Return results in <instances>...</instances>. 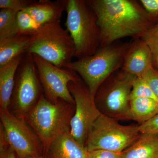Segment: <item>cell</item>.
<instances>
[{
	"label": "cell",
	"mask_w": 158,
	"mask_h": 158,
	"mask_svg": "<svg viewBox=\"0 0 158 158\" xmlns=\"http://www.w3.org/2000/svg\"><path fill=\"white\" fill-rule=\"evenodd\" d=\"M17 11L7 9L0 11V40L19 34L17 24Z\"/></svg>",
	"instance_id": "cell-19"
},
{
	"label": "cell",
	"mask_w": 158,
	"mask_h": 158,
	"mask_svg": "<svg viewBox=\"0 0 158 158\" xmlns=\"http://www.w3.org/2000/svg\"><path fill=\"white\" fill-rule=\"evenodd\" d=\"M153 68L152 56L148 46L140 38L130 42L125 55L122 69L137 77H143Z\"/></svg>",
	"instance_id": "cell-12"
},
{
	"label": "cell",
	"mask_w": 158,
	"mask_h": 158,
	"mask_svg": "<svg viewBox=\"0 0 158 158\" xmlns=\"http://www.w3.org/2000/svg\"><path fill=\"white\" fill-rule=\"evenodd\" d=\"M140 135L138 126L122 125L116 119L101 114L88 133L85 148L88 151L102 150L120 153Z\"/></svg>",
	"instance_id": "cell-7"
},
{
	"label": "cell",
	"mask_w": 158,
	"mask_h": 158,
	"mask_svg": "<svg viewBox=\"0 0 158 158\" xmlns=\"http://www.w3.org/2000/svg\"><path fill=\"white\" fill-rule=\"evenodd\" d=\"M139 38L145 43L151 51L153 67L158 71V22L145 31Z\"/></svg>",
	"instance_id": "cell-20"
},
{
	"label": "cell",
	"mask_w": 158,
	"mask_h": 158,
	"mask_svg": "<svg viewBox=\"0 0 158 158\" xmlns=\"http://www.w3.org/2000/svg\"><path fill=\"white\" fill-rule=\"evenodd\" d=\"M141 134L158 135V113L144 123L138 126Z\"/></svg>",
	"instance_id": "cell-24"
},
{
	"label": "cell",
	"mask_w": 158,
	"mask_h": 158,
	"mask_svg": "<svg viewBox=\"0 0 158 158\" xmlns=\"http://www.w3.org/2000/svg\"><path fill=\"white\" fill-rule=\"evenodd\" d=\"M0 158H17L16 154L7 143L4 134L0 129Z\"/></svg>",
	"instance_id": "cell-25"
},
{
	"label": "cell",
	"mask_w": 158,
	"mask_h": 158,
	"mask_svg": "<svg viewBox=\"0 0 158 158\" xmlns=\"http://www.w3.org/2000/svg\"><path fill=\"white\" fill-rule=\"evenodd\" d=\"M120 158H158V135L141 134L131 145L120 153Z\"/></svg>",
	"instance_id": "cell-16"
},
{
	"label": "cell",
	"mask_w": 158,
	"mask_h": 158,
	"mask_svg": "<svg viewBox=\"0 0 158 158\" xmlns=\"http://www.w3.org/2000/svg\"><path fill=\"white\" fill-rule=\"evenodd\" d=\"M158 113L157 102L147 98H137L130 101L128 119L134 120L141 125Z\"/></svg>",
	"instance_id": "cell-18"
},
{
	"label": "cell",
	"mask_w": 158,
	"mask_h": 158,
	"mask_svg": "<svg viewBox=\"0 0 158 158\" xmlns=\"http://www.w3.org/2000/svg\"><path fill=\"white\" fill-rule=\"evenodd\" d=\"M25 54L0 67V109H9L16 72Z\"/></svg>",
	"instance_id": "cell-15"
},
{
	"label": "cell",
	"mask_w": 158,
	"mask_h": 158,
	"mask_svg": "<svg viewBox=\"0 0 158 158\" xmlns=\"http://www.w3.org/2000/svg\"><path fill=\"white\" fill-rule=\"evenodd\" d=\"M68 87L75 105L70 133L79 144L85 147L88 133L102 114L95 104L94 98L81 79L70 82Z\"/></svg>",
	"instance_id": "cell-10"
},
{
	"label": "cell",
	"mask_w": 158,
	"mask_h": 158,
	"mask_svg": "<svg viewBox=\"0 0 158 158\" xmlns=\"http://www.w3.org/2000/svg\"><path fill=\"white\" fill-rule=\"evenodd\" d=\"M137 98H152L158 102V99L152 89L143 77H137L134 81L130 94V101Z\"/></svg>",
	"instance_id": "cell-21"
},
{
	"label": "cell",
	"mask_w": 158,
	"mask_h": 158,
	"mask_svg": "<svg viewBox=\"0 0 158 158\" xmlns=\"http://www.w3.org/2000/svg\"><path fill=\"white\" fill-rule=\"evenodd\" d=\"M95 12L100 32V47L127 37L139 38L156 22L139 1L87 0Z\"/></svg>",
	"instance_id": "cell-1"
},
{
	"label": "cell",
	"mask_w": 158,
	"mask_h": 158,
	"mask_svg": "<svg viewBox=\"0 0 158 158\" xmlns=\"http://www.w3.org/2000/svg\"><path fill=\"white\" fill-rule=\"evenodd\" d=\"M23 11L28 13L41 26L61 20L65 8L63 1L52 2L49 0H40L34 1L30 6Z\"/></svg>",
	"instance_id": "cell-14"
},
{
	"label": "cell",
	"mask_w": 158,
	"mask_h": 158,
	"mask_svg": "<svg viewBox=\"0 0 158 158\" xmlns=\"http://www.w3.org/2000/svg\"><path fill=\"white\" fill-rule=\"evenodd\" d=\"M31 37L18 34L0 40V67L27 52Z\"/></svg>",
	"instance_id": "cell-17"
},
{
	"label": "cell",
	"mask_w": 158,
	"mask_h": 158,
	"mask_svg": "<svg viewBox=\"0 0 158 158\" xmlns=\"http://www.w3.org/2000/svg\"><path fill=\"white\" fill-rule=\"evenodd\" d=\"M33 2L31 0H0V8L19 12L28 7Z\"/></svg>",
	"instance_id": "cell-23"
},
{
	"label": "cell",
	"mask_w": 158,
	"mask_h": 158,
	"mask_svg": "<svg viewBox=\"0 0 158 158\" xmlns=\"http://www.w3.org/2000/svg\"><path fill=\"white\" fill-rule=\"evenodd\" d=\"M32 55L46 98L53 103L61 99L75 105L68 86L70 82L81 79L78 74L69 69L59 68L39 56Z\"/></svg>",
	"instance_id": "cell-11"
},
{
	"label": "cell",
	"mask_w": 158,
	"mask_h": 158,
	"mask_svg": "<svg viewBox=\"0 0 158 158\" xmlns=\"http://www.w3.org/2000/svg\"><path fill=\"white\" fill-rule=\"evenodd\" d=\"M87 153L69 131L53 141L44 156L47 158H87Z\"/></svg>",
	"instance_id": "cell-13"
},
{
	"label": "cell",
	"mask_w": 158,
	"mask_h": 158,
	"mask_svg": "<svg viewBox=\"0 0 158 158\" xmlns=\"http://www.w3.org/2000/svg\"><path fill=\"white\" fill-rule=\"evenodd\" d=\"M65 23L73 40L77 59L92 56L100 47V32L95 12L87 1L63 0Z\"/></svg>",
	"instance_id": "cell-3"
},
{
	"label": "cell",
	"mask_w": 158,
	"mask_h": 158,
	"mask_svg": "<svg viewBox=\"0 0 158 158\" xmlns=\"http://www.w3.org/2000/svg\"><path fill=\"white\" fill-rule=\"evenodd\" d=\"M1 126L7 143L18 156L43 155L40 139L24 118L0 109Z\"/></svg>",
	"instance_id": "cell-9"
},
{
	"label": "cell",
	"mask_w": 158,
	"mask_h": 158,
	"mask_svg": "<svg viewBox=\"0 0 158 158\" xmlns=\"http://www.w3.org/2000/svg\"><path fill=\"white\" fill-rule=\"evenodd\" d=\"M42 91L33 55L27 52L16 72L9 111L25 118L44 94Z\"/></svg>",
	"instance_id": "cell-8"
},
{
	"label": "cell",
	"mask_w": 158,
	"mask_h": 158,
	"mask_svg": "<svg viewBox=\"0 0 158 158\" xmlns=\"http://www.w3.org/2000/svg\"><path fill=\"white\" fill-rule=\"evenodd\" d=\"M87 158H120V153L102 150H97L88 151Z\"/></svg>",
	"instance_id": "cell-28"
},
{
	"label": "cell",
	"mask_w": 158,
	"mask_h": 158,
	"mask_svg": "<svg viewBox=\"0 0 158 158\" xmlns=\"http://www.w3.org/2000/svg\"><path fill=\"white\" fill-rule=\"evenodd\" d=\"M158 99V71L154 69L148 71L143 76Z\"/></svg>",
	"instance_id": "cell-27"
},
{
	"label": "cell",
	"mask_w": 158,
	"mask_h": 158,
	"mask_svg": "<svg viewBox=\"0 0 158 158\" xmlns=\"http://www.w3.org/2000/svg\"><path fill=\"white\" fill-rule=\"evenodd\" d=\"M129 43H114L100 47L92 56L77 59L66 67L78 74L94 98L102 83L113 73L122 68Z\"/></svg>",
	"instance_id": "cell-4"
},
{
	"label": "cell",
	"mask_w": 158,
	"mask_h": 158,
	"mask_svg": "<svg viewBox=\"0 0 158 158\" xmlns=\"http://www.w3.org/2000/svg\"><path fill=\"white\" fill-rule=\"evenodd\" d=\"M17 158H47L43 155H32L25 156H18Z\"/></svg>",
	"instance_id": "cell-29"
},
{
	"label": "cell",
	"mask_w": 158,
	"mask_h": 158,
	"mask_svg": "<svg viewBox=\"0 0 158 158\" xmlns=\"http://www.w3.org/2000/svg\"><path fill=\"white\" fill-rule=\"evenodd\" d=\"M137 77L121 68L102 83L94 95L95 104L102 114L116 120L128 119L130 94Z\"/></svg>",
	"instance_id": "cell-6"
},
{
	"label": "cell",
	"mask_w": 158,
	"mask_h": 158,
	"mask_svg": "<svg viewBox=\"0 0 158 158\" xmlns=\"http://www.w3.org/2000/svg\"><path fill=\"white\" fill-rule=\"evenodd\" d=\"M75 112V105L61 99L53 103L43 94L26 115V121L42 143L44 155L53 141L70 131L71 120Z\"/></svg>",
	"instance_id": "cell-2"
},
{
	"label": "cell",
	"mask_w": 158,
	"mask_h": 158,
	"mask_svg": "<svg viewBox=\"0 0 158 158\" xmlns=\"http://www.w3.org/2000/svg\"><path fill=\"white\" fill-rule=\"evenodd\" d=\"M17 24L19 34L29 36L34 34L40 27L28 13L24 11L18 12Z\"/></svg>",
	"instance_id": "cell-22"
},
{
	"label": "cell",
	"mask_w": 158,
	"mask_h": 158,
	"mask_svg": "<svg viewBox=\"0 0 158 158\" xmlns=\"http://www.w3.org/2000/svg\"><path fill=\"white\" fill-rule=\"evenodd\" d=\"M148 13L158 22V0H140L139 1Z\"/></svg>",
	"instance_id": "cell-26"
},
{
	"label": "cell",
	"mask_w": 158,
	"mask_h": 158,
	"mask_svg": "<svg viewBox=\"0 0 158 158\" xmlns=\"http://www.w3.org/2000/svg\"><path fill=\"white\" fill-rule=\"evenodd\" d=\"M28 52L35 54L60 68H66L75 57V47L67 29L61 20L40 26L31 35Z\"/></svg>",
	"instance_id": "cell-5"
}]
</instances>
